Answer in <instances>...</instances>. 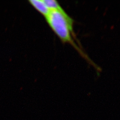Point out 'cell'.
<instances>
[{"instance_id":"cell-2","label":"cell","mask_w":120,"mask_h":120,"mask_svg":"<svg viewBox=\"0 0 120 120\" xmlns=\"http://www.w3.org/2000/svg\"><path fill=\"white\" fill-rule=\"evenodd\" d=\"M29 2L45 17L47 16L50 11L44 0H29Z\"/></svg>"},{"instance_id":"cell-1","label":"cell","mask_w":120,"mask_h":120,"mask_svg":"<svg viewBox=\"0 0 120 120\" xmlns=\"http://www.w3.org/2000/svg\"><path fill=\"white\" fill-rule=\"evenodd\" d=\"M45 18L52 30L62 42L70 44L82 55L85 56L73 40V21L64 9L50 10Z\"/></svg>"},{"instance_id":"cell-3","label":"cell","mask_w":120,"mask_h":120,"mask_svg":"<svg viewBox=\"0 0 120 120\" xmlns=\"http://www.w3.org/2000/svg\"><path fill=\"white\" fill-rule=\"evenodd\" d=\"M44 1L50 11L53 10H61L63 9L56 0H44Z\"/></svg>"}]
</instances>
